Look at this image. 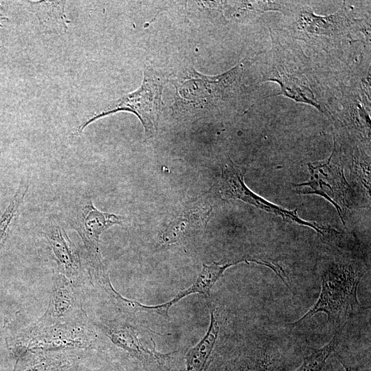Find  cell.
<instances>
[{
    "label": "cell",
    "mask_w": 371,
    "mask_h": 371,
    "mask_svg": "<svg viewBox=\"0 0 371 371\" xmlns=\"http://www.w3.org/2000/svg\"><path fill=\"white\" fill-rule=\"evenodd\" d=\"M124 217L98 210L91 199H82L77 203L70 218V225L81 238L85 250L89 272L104 267L100 252V237L108 228L122 225Z\"/></svg>",
    "instance_id": "obj_6"
},
{
    "label": "cell",
    "mask_w": 371,
    "mask_h": 371,
    "mask_svg": "<svg viewBox=\"0 0 371 371\" xmlns=\"http://www.w3.org/2000/svg\"><path fill=\"white\" fill-rule=\"evenodd\" d=\"M280 359L279 348L269 340L262 339L233 358L226 371H274Z\"/></svg>",
    "instance_id": "obj_13"
},
{
    "label": "cell",
    "mask_w": 371,
    "mask_h": 371,
    "mask_svg": "<svg viewBox=\"0 0 371 371\" xmlns=\"http://www.w3.org/2000/svg\"><path fill=\"white\" fill-rule=\"evenodd\" d=\"M341 330L337 329L330 341L322 348L314 349L305 357L301 366L295 371H322L326 361L341 341Z\"/></svg>",
    "instance_id": "obj_16"
},
{
    "label": "cell",
    "mask_w": 371,
    "mask_h": 371,
    "mask_svg": "<svg viewBox=\"0 0 371 371\" xmlns=\"http://www.w3.org/2000/svg\"><path fill=\"white\" fill-rule=\"evenodd\" d=\"M29 186L24 183L19 187L8 205L0 216V251L8 236L12 223L27 193Z\"/></svg>",
    "instance_id": "obj_17"
},
{
    "label": "cell",
    "mask_w": 371,
    "mask_h": 371,
    "mask_svg": "<svg viewBox=\"0 0 371 371\" xmlns=\"http://www.w3.org/2000/svg\"><path fill=\"white\" fill-rule=\"evenodd\" d=\"M164 84V80L157 74L146 69L142 85L139 89L107 104L82 122L76 133L80 134L88 125L104 116L120 111H127L137 115L146 135H152L162 104L161 95Z\"/></svg>",
    "instance_id": "obj_5"
},
{
    "label": "cell",
    "mask_w": 371,
    "mask_h": 371,
    "mask_svg": "<svg viewBox=\"0 0 371 371\" xmlns=\"http://www.w3.org/2000/svg\"><path fill=\"white\" fill-rule=\"evenodd\" d=\"M83 300L80 284L59 272L54 273L47 307L30 326L40 328L71 320L85 312Z\"/></svg>",
    "instance_id": "obj_9"
},
{
    "label": "cell",
    "mask_w": 371,
    "mask_h": 371,
    "mask_svg": "<svg viewBox=\"0 0 371 371\" xmlns=\"http://www.w3.org/2000/svg\"><path fill=\"white\" fill-rule=\"evenodd\" d=\"M271 37V58L262 69L260 82L273 81L280 85V91L273 96L284 95L295 102L314 106L328 115L317 82L304 69V64L299 65L302 60L298 58L300 55L295 53V50L291 51L284 46L272 33Z\"/></svg>",
    "instance_id": "obj_3"
},
{
    "label": "cell",
    "mask_w": 371,
    "mask_h": 371,
    "mask_svg": "<svg viewBox=\"0 0 371 371\" xmlns=\"http://www.w3.org/2000/svg\"><path fill=\"white\" fill-rule=\"evenodd\" d=\"M220 325L215 315V311L212 310L210 324L207 331L201 341L191 348L186 355V369L184 371H214L211 368L214 361L213 354L218 337Z\"/></svg>",
    "instance_id": "obj_15"
},
{
    "label": "cell",
    "mask_w": 371,
    "mask_h": 371,
    "mask_svg": "<svg viewBox=\"0 0 371 371\" xmlns=\"http://www.w3.org/2000/svg\"><path fill=\"white\" fill-rule=\"evenodd\" d=\"M79 371H108V370H104V369H96V370H93V369H90V368H87L86 365L82 368L80 369Z\"/></svg>",
    "instance_id": "obj_19"
},
{
    "label": "cell",
    "mask_w": 371,
    "mask_h": 371,
    "mask_svg": "<svg viewBox=\"0 0 371 371\" xmlns=\"http://www.w3.org/2000/svg\"><path fill=\"white\" fill-rule=\"evenodd\" d=\"M86 357L78 350L28 352L14 360L12 371H79Z\"/></svg>",
    "instance_id": "obj_10"
},
{
    "label": "cell",
    "mask_w": 371,
    "mask_h": 371,
    "mask_svg": "<svg viewBox=\"0 0 371 371\" xmlns=\"http://www.w3.org/2000/svg\"><path fill=\"white\" fill-rule=\"evenodd\" d=\"M322 371H324V370H322Z\"/></svg>",
    "instance_id": "obj_22"
},
{
    "label": "cell",
    "mask_w": 371,
    "mask_h": 371,
    "mask_svg": "<svg viewBox=\"0 0 371 371\" xmlns=\"http://www.w3.org/2000/svg\"><path fill=\"white\" fill-rule=\"evenodd\" d=\"M4 328L6 348L13 361L28 352H87L95 344L93 324L85 311L71 320L44 328L19 326L13 319L7 321Z\"/></svg>",
    "instance_id": "obj_1"
},
{
    "label": "cell",
    "mask_w": 371,
    "mask_h": 371,
    "mask_svg": "<svg viewBox=\"0 0 371 371\" xmlns=\"http://www.w3.org/2000/svg\"><path fill=\"white\" fill-rule=\"evenodd\" d=\"M6 19H7V18H5V16H3L2 15V14L0 13V26H1V27L2 26V25H1V21H4V20H6Z\"/></svg>",
    "instance_id": "obj_20"
},
{
    "label": "cell",
    "mask_w": 371,
    "mask_h": 371,
    "mask_svg": "<svg viewBox=\"0 0 371 371\" xmlns=\"http://www.w3.org/2000/svg\"><path fill=\"white\" fill-rule=\"evenodd\" d=\"M1 363H2V359L0 357V371H1Z\"/></svg>",
    "instance_id": "obj_21"
},
{
    "label": "cell",
    "mask_w": 371,
    "mask_h": 371,
    "mask_svg": "<svg viewBox=\"0 0 371 371\" xmlns=\"http://www.w3.org/2000/svg\"><path fill=\"white\" fill-rule=\"evenodd\" d=\"M339 362L342 364L345 371H359L357 366H352L346 362L339 355H337Z\"/></svg>",
    "instance_id": "obj_18"
},
{
    "label": "cell",
    "mask_w": 371,
    "mask_h": 371,
    "mask_svg": "<svg viewBox=\"0 0 371 371\" xmlns=\"http://www.w3.org/2000/svg\"><path fill=\"white\" fill-rule=\"evenodd\" d=\"M244 173L245 170L232 161H229L224 166L219 181L220 193L224 199H240L262 210L280 216L287 222L308 226L322 238H327L330 236L332 233H336V231L330 227L301 219L297 214V210H288L280 207L256 194L245 185Z\"/></svg>",
    "instance_id": "obj_7"
},
{
    "label": "cell",
    "mask_w": 371,
    "mask_h": 371,
    "mask_svg": "<svg viewBox=\"0 0 371 371\" xmlns=\"http://www.w3.org/2000/svg\"><path fill=\"white\" fill-rule=\"evenodd\" d=\"M100 328L114 345L142 362L161 363L174 353L164 355L155 348H148L142 343L133 327L128 324L101 323Z\"/></svg>",
    "instance_id": "obj_12"
},
{
    "label": "cell",
    "mask_w": 371,
    "mask_h": 371,
    "mask_svg": "<svg viewBox=\"0 0 371 371\" xmlns=\"http://www.w3.org/2000/svg\"><path fill=\"white\" fill-rule=\"evenodd\" d=\"M340 155V150L334 141L331 155L325 160L309 163L308 181L297 186L308 187L311 190L306 194H316L327 199L336 207L342 220L344 210L349 205V190L344 177Z\"/></svg>",
    "instance_id": "obj_8"
},
{
    "label": "cell",
    "mask_w": 371,
    "mask_h": 371,
    "mask_svg": "<svg viewBox=\"0 0 371 371\" xmlns=\"http://www.w3.org/2000/svg\"><path fill=\"white\" fill-rule=\"evenodd\" d=\"M348 8L343 5L333 14L320 16L315 14L308 5L291 2L284 13L286 29L293 38L309 45L324 49L335 47L350 38L357 24V20Z\"/></svg>",
    "instance_id": "obj_4"
},
{
    "label": "cell",
    "mask_w": 371,
    "mask_h": 371,
    "mask_svg": "<svg viewBox=\"0 0 371 371\" xmlns=\"http://www.w3.org/2000/svg\"><path fill=\"white\" fill-rule=\"evenodd\" d=\"M255 262L259 265L267 266V261H261L256 259H245L241 258L233 262H213L210 265H203V269L199 273L196 282L188 289L180 291L172 300L158 305L160 315L164 317H169L168 311L170 308L179 302L183 297L192 294V293H201L203 294L206 298H209L210 296V291L217 282V280L222 276L224 271L234 265L240 262Z\"/></svg>",
    "instance_id": "obj_14"
},
{
    "label": "cell",
    "mask_w": 371,
    "mask_h": 371,
    "mask_svg": "<svg viewBox=\"0 0 371 371\" xmlns=\"http://www.w3.org/2000/svg\"><path fill=\"white\" fill-rule=\"evenodd\" d=\"M363 276L362 271L352 263L338 261L329 264L321 276L317 300L292 326H297L315 314L324 313L336 329H343L361 308L357 290Z\"/></svg>",
    "instance_id": "obj_2"
},
{
    "label": "cell",
    "mask_w": 371,
    "mask_h": 371,
    "mask_svg": "<svg viewBox=\"0 0 371 371\" xmlns=\"http://www.w3.org/2000/svg\"><path fill=\"white\" fill-rule=\"evenodd\" d=\"M43 236L58 265V272L81 285L83 276L80 257L65 230L59 225L50 223L44 228Z\"/></svg>",
    "instance_id": "obj_11"
}]
</instances>
